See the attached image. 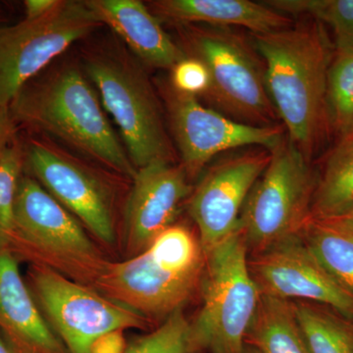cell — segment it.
<instances>
[{
  "mask_svg": "<svg viewBox=\"0 0 353 353\" xmlns=\"http://www.w3.org/2000/svg\"><path fill=\"white\" fill-rule=\"evenodd\" d=\"M270 152V162L241 215L240 230L248 255L301 234L311 219L316 180L309 160L289 139Z\"/></svg>",
  "mask_w": 353,
  "mask_h": 353,
  "instance_id": "obj_5",
  "label": "cell"
},
{
  "mask_svg": "<svg viewBox=\"0 0 353 353\" xmlns=\"http://www.w3.org/2000/svg\"><path fill=\"white\" fill-rule=\"evenodd\" d=\"M327 125L340 139L353 125V48L336 50L330 61L326 82Z\"/></svg>",
  "mask_w": 353,
  "mask_h": 353,
  "instance_id": "obj_23",
  "label": "cell"
},
{
  "mask_svg": "<svg viewBox=\"0 0 353 353\" xmlns=\"http://www.w3.org/2000/svg\"><path fill=\"white\" fill-rule=\"evenodd\" d=\"M245 345L261 353H310L292 301L263 294L246 334Z\"/></svg>",
  "mask_w": 353,
  "mask_h": 353,
  "instance_id": "obj_19",
  "label": "cell"
},
{
  "mask_svg": "<svg viewBox=\"0 0 353 353\" xmlns=\"http://www.w3.org/2000/svg\"><path fill=\"white\" fill-rule=\"evenodd\" d=\"M101 25L85 1H62L43 17L0 28V108H9L54 58Z\"/></svg>",
  "mask_w": 353,
  "mask_h": 353,
  "instance_id": "obj_9",
  "label": "cell"
},
{
  "mask_svg": "<svg viewBox=\"0 0 353 353\" xmlns=\"http://www.w3.org/2000/svg\"><path fill=\"white\" fill-rule=\"evenodd\" d=\"M347 136H353V125L352 127V130H350V134H348Z\"/></svg>",
  "mask_w": 353,
  "mask_h": 353,
  "instance_id": "obj_35",
  "label": "cell"
},
{
  "mask_svg": "<svg viewBox=\"0 0 353 353\" xmlns=\"http://www.w3.org/2000/svg\"><path fill=\"white\" fill-rule=\"evenodd\" d=\"M301 234L320 264L353 296V232L332 221L311 218Z\"/></svg>",
  "mask_w": 353,
  "mask_h": 353,
  "instance_id": "obj_21",
  "label": "cell"
},
{
  "mask_svg": "<svg viewBox=\"0 0 353 353\" xmlns=\"http://www.w3.org/2000/svg\"><path fill=\"white\" fill-rule=\"evenodd\" d=\"M15 119L9 108H0V154L12 145L15 134Z\"/></svg>",
  "mask_w": 353,
  "mask_h": 353,
  "instance_id": "obj_30",
  "label": "cell"
},
{
  "mask_svg": "<svg viewBox=\"0 0 353 353\" xmlns=\"http://www.w3.org/2000/svg\"><path fill=\"white\" fill-rule=\"evenodd\" d=\"M0 353H15L1 331H0Z\"/></svg>",
  "mask_w": 353,
  "mask_h": 353,
  "instance_id": "obj_33",
  "label": "cell"
},
{
  "mask_svg": "<svg viewBox=\"0 0 353 353\" xmlns=\"http://www.w3.org/2000/svg\"><path fill=\"white\" fill-rule=\"evenodd\" d=\"M243 353H261L259 352V350H255L254 347H250V345H245V348H243Z\"/></svg>",
  "mask_w": 353,
  "mask_h": 353,
  "instance_id": "obj_34",
  "label": "cell"
},
{
  "mask_svg": "<svg viewBox=\"0 0 353 353\" xmlns=\"http://www.w3.org/2000/svg\"><path fill=\"white\" fill-rule=\"evenodd\" d=\"M285 14H308L333 30L336 50L353 48V0H275L265 2Z\"/></svg>",
  "mask_w": 353,
  "mask_h": 353,
  "instance_id": "obj_25",
  "label": "cell"
},
{
  "mask_svg": "<svg viewBox=\"0 0 353 353\" xmlns=\"http://www.w3.org/2000/svg\"><path fill=\"white\" fill-rule=\"evenodd\" d=\"M28 285L68 353H90L92 343L108 332L148 326L138 313L46 267L32 264Z\"/></svg>",
  "mask_w": 353,
  "mask_h": 353,
  "instance_id": "obj_8",
  "label": "cell"
},
{
  "mask_svg": "<svg viewBox=\"0 0 353 353\" xmlns=\"http://www.w3.org/2000/svg\"><path fill=\"white\" fill-rule=\"evenodd\" d=\"M10 250L90 288L109 263L80 221L28 176L18 188Z\"/></svg>",
  "mask_w": 353,
  "mask_h": 353,
  "instance_id": "obj_3",
  "label": "cell"
},
{
  "mask_svg": "<svg viewBox=\"0 0 353 353\" xmlns=\"http://www.w3.org/2000/svg\"><path fill=\"white\" fill-rule=\"evenodd\" d=\"M328 221H332V222L336 223V224L340 225L341 227L347 228L350 231L353 232V206L352 208L348 209L345 214Z\"/></svg>",
  "mask_w": 353,
  "mask_h": 353,
  "instance_id": "obj_32",
  "label": "cell"
},
{
  "mask_svg": "<svg viewBox=\"0 0 353 353\" xmlns=\"http://www.w3.org/2000/svg\"><path fill=\"white\" fill-rule=\"evenodd\" d=\"M85 70L101 94L104 108L117 123L128 155L137 170L155 162H172L154 92L132 60L117 54L94 55Z\"/></svg>",
  "mask_w": 353,
  "mask_h": 353,
  "instance_id": "obj_6",
  "label": "cell"
},
{
  "mask_svg": "<svg viewBox=\"0 0 353 353\" xmlns=\"http://www.w3.org/2000/svg\"><path fill=\"white\" fill-rule=\"evenodd\" d=\"M153 6L160 16L173 22L219 28L238 26L253 34L280 31L294 25L285 14L250 0H160L153 2Z\"/></svg>",
  "mask_w": 353,
  "mask_h": 353,
  "instance_id": "obj_18",
  "label": "cell"
},
{
  "mask_svg": "<svg viewBox=\"0 0 353 353\" xmlns=\"http://www.w3.org/2000/svg\"><path fill=\"white\" fill-rule=\"evenodd\" d=\"M63 0H27L25 1V19H38L54 11Z\"/></svg>",
  "mask_w": 353,
  "mask_h": 353,
  "instance_id": "obj_31",
  "label": "cell"
},
{
  "mask_svg": "<svg viewBox=\"0 0 353 353\" xmlns=\"http://www.w3.org/2000/svg\"><path fill=\"white\" fill-rule=\"evenodd\" d=\"M23 157L16 145L0 154V250H10L15 226V205L22 178Z\"/></svg>",
  "mask_w": 353,
  "mask_h": 353,
  "instance_id": "obj_27",
  "label": "cell"
},
{
  "mask_svg": "<svg viewBox=\"0 0 353 353\" xmlns=\"http://www.w3.org/2000/svg\"><path fill=\"white\" fill-rule=\"evenodd\" d=\"M199 288L202 306L192 326L202 352L243 353L261 292L240 228L204 253Z\"/></svg>",
  "mask_w": 353,
  "mask_h": 353,
  "instance_id": "obj_4",
  "label": "cell"
},
{
  "mask_svg": "<svg viewBox=\"0 0 353 353\" xmlns=\"http://www.w3.org/2000/svg\"><path fill=\"white\" fill-rule=\"evenodd\" d=\"M248 267L261 294L321 304L353 320V296L320 264L301 234L248 255Z\"/></svg>",
  "mask_w": 353,
  "mask_h": 353,
  "instance_id": "obj_10",
  "label": "cell"
},
{
  "mask_svg": "<svg viewBox=\"0 0 353 353\" xmlns=\"http://www.w3.org/2000/svg\"><path fill=\"white\" fill-rule=\"evenodd\" d=\"M270 158L267 150L225 158L209 169L192 192L189 212L204 253L240 228L246 199Z\"/></svg>",
  "mask_w": 353,
  "mask_h": 353,
  "instance_id": "obj_12",
  "label": "cell"
},
{
  "mask_svg": "<svg viewBox=\"0 0 353 353\" xmlns=\"http://www.w3.org/2000/svg\"><path fill=\"white\" fill-rule=\"evenodd\" d=\"M0 331L15 353H68L44 319L9 250H0Z\"/></svg>",
  "mask_w": 353,
  "mask_h": 353,
  "instance_id": "obj_16",
  "label": "cell"
},
{
  "mask_svg": "<svg viewBox=\"0 0 353 353\" xmlns=\"http://www.w3.org/2000/svg\"><path fill=\"white\" fill-rule=\"evenodd\" d=\"M265 83L289 139L310 159L327 125L326 82L331 55L314 24L253 34Z\"/></svg>",
  "mask_w": 353,
  "mask_h": 353,
  "instance_id": "obj_1",
  "label": "cell"
},
{
  "mask_svg": "<svg viewBox=\"0 0 353 353\" xmlns=\"http://www.w3.org/2000/svg\"><path fill=\"white\" fill-rule=\"evenodd\" d=\"M27 161L36 180L105 245L115 241L112 194L105 183L73 157L41 141L30 145Z\"/></svg>",
  "mask_w": 353,
  "mask_h": 353,
  "instance_id": "obj_13",
  "label": "cell"
},
{
  "mask_svg": "<svg viewBox=\"0 0 353 353\" xmlns=\"http://www.w3.org/2000/svg\"><path fill=\"white\" fill-rule=\"evenodd\" d=\"M194 336L192 322L183 309L176 311L161 326L146 336L137 339L125 353H201Z\"/></svg>",
  "mask_w": 353,
  "mask_h": 353,
  "instance_id": "obj_26",
  "label": "cell"
},
{
  "mask_svg": "<svg viewBox=\"0 0 353 353\" xmlns=\"http://www.w3.org/2000/svg\"><path fill=\"white\" fill-rule=\"evenodd\" d=\"M85 3L101 25L111 28L146 64L172 69L187 57L143 2L87 0Z\"/></svg>",
  "mask_w": 353,
  "mask_h": 353,
  "instance_id": "obj_17",
  "label": "cell"
},
{
  "mask_svg": "<svg viewBox=\"0 0 353 353\" xmlns=\"http://www.w3.org/2000/svg\"><path fill=\"white\" fill-rule=\"evenodd\" d=\"M182 165L155 162L137 170L125 211L124 234L132 256L148 250L173 225L183 201L192 194Z\"/></svg>",
  "mask_w": 353,
  "mask_h": 353,
  "instance_id": "obj_15",
  "label": "cell"
},
{
  "mask_svg": "<svg viewBox=\"0 0 353 353\" xmlns=\"http://www.w3.org/2000/svg\"><path fill=\"white\" fill-rule=\"evenodd\" d=\"M146 250L167 270L181 274L203 271L204 252L201 241L187 227L172 225Z\"/></svg>",
  "mask_w": 353,
  "mask_h": 353,
  "instance_id": "obj_24",
  "label": "cell"
},
{
  "mask_svg": "<svg viewBox=\"0 0 353 353\" xmlns=\"http://www.w3.org/2000/svg\"><path fill=\"white\" fill-rule=\"evenodd\" d=\"M202 272L167 270L145 250L123 262H109L92 288L146 320L166 319L183 309L201 287Z\"/></svg>",
  "mask_w": 353,
  "mask_h": 353,
  "instance_id": "obj_14",
  "label": "cell"
},
{
  "mask_svg": "<svg viewBox=\"0 0 353 353\" xmlns=\"http://www.w3.org/2000/svg\"><path fill=\"white\" fill-rule=\"evenodd\" d=\"M353 206V136L340 139L316 181L311 218L332 220Z\"/></svg>",
  "mask_w": 353,
  "mask_h": 353,
  "instance_id": "obj_20",
  "label": "cell"
},
{
  "mask_svg": "<svg viewBox=\"0 0 353 353\" xmlns=\"http://www.w3.org/2000/svg\"><path fill=\"white\" fill-rule=\"evenodd\" d=\"M16 122L36 128L122 175L137 174L82 71L64 65L21 90L9 105Z\"/></svg>",
  "mask_w": 353,
  "mask_h": 353,
  "instance_id": "obj_2",
  "label": "cell"
},
{
  "mask_svg": "<svg viewBox=\"0 0 353 353\" xmlns=\"http://www.w3.org/2000/svg\"><path fill=\"white\" fill-rule=\"evenodd\" d=\"M168 110L182 166L190 178L221 152L248 145L270 152L285 139L283 125L260 127L239 122L205 108L196 97L174 90L169 94Z\"/></svg>",
  "mask_w": 353,
  "mask_h": 353,
  "instance_id": "obj_11",
  "label": "cell"
},
{
  "mask_svg": "<svg viewBox=\"0 0 353 353\" xmlns=\"http://www.w3.org/2000/svg\"><path fill=\"white\" fill-rule=\"evenodd\" d=\"M127 350L124 330L102 334L92 343L90 353H125Z\"/></svg>",
  "mask_w": 353,
  "mask_h": 353,
  "instance_id": "obj_29",
  "label": "cell"
},
{
  "mask_svg": "<svg viewBox=\"0 0 353 353\" xmlns=\"http://www.w3.org/2000/svg\"><path fill=\"white\" fill-rule=\"evenodd\" d=\"M292 304L310 353H353L352 320L321 304Z\"/></svg>",
  "mask_w": 353,
  "mask_h": 353,
  "instance_id": "obj_22",
  "label": "cell"
},
{
  "mask_svg": "<svg viewBox=\"0 0 353 353\" xmlns=\"http://www.w3.org/2000/svg\"><path fill=\"white\" fill-rule=\"evenodd\" d=\"M172 83L176 92L196 97L208 94L211 85L210 74L201 60L187 57L172 68Z\"/></svg>",
  "mask_w": 353,
  "mask_h": 353,
  "instance_id": "obj_28",
  "label": "cell"
},
{
  "mask_svg": "<svg viewBox=\"0 0 353 353\" xmlns=\"http://www.w3.org/2000/svg\"><path fill=\"white\" fill-rule=\"evenodd\" d=\"M194 57L210 74L208 97L232 119L253 126H278L277 113L265 83L264 65L245 39L224 28L190 34Z\"/></svg>",
  "mask_w": 353,
  "mask_h": 353,
  "instance_id": "obj_7",
  "label": "cell"
}]
</instances>
